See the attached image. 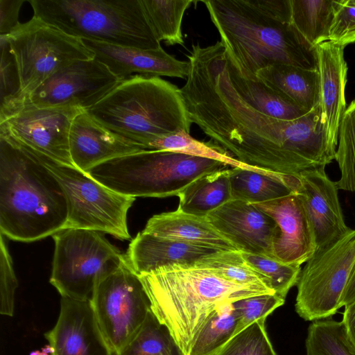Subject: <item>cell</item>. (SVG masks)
I'll return each instance as SVG.
<instances>
[{
    "label": "cell",
    "instance_id": "cell-1",
    "mask_svg": "<svg viewBox=\"0 0 355 355\" xmlns=\"http://www.w3.org/2000/svg\"><path fill=\"white\" fill-rule=\"evenodd\" d=\"M180 92L192 123L238 161L266 171L297 176L335 159L320 105L295 120L268 116L246 103L227 74L220 41L192 45Z\"/></svg>",
    "mask_w": 355,
    "mask_h": 355
},
{
    "label": "cell",
    "instance_id": "cell-2",
    "mask_svg": "<svg viewBox=\"0 0 355 355\" xmlns=\"http://www.w3.org/2000/svg\"><path fill=\"white\" fill-rule=\"evenodd\" d=\"M227 53L241 72L272 64L318 71L316 49L291 22V0H202Z\"/></svg>",
    "mask_w": 355,
    "mask_h": 355
},
{
    "label": "cell",
    "instance_id": "cell-3",
    "mask_svg": "<svg viewBox=\"0 0 355 355\" xmlns=\"http://www.w3.org/2000/svg\"><path fill=\"white\" fill-rule=\"evenodd\" d=\"M68 205L62 187L31 153L0 135V231L33 242L64 229Z\"/></svg>",
    "mask_w": 355,
    "mask_h": 355
},
{
    "label": "cell",
    "instance_id": "cell-4",
    "mask_svg": "<svg viewBox=\"0 0 355 355\" xmlns=\"http://www.w3.org/2000/svg\"><path fill=\"white\" fill-rule=\"evenodd\" d=\"M139 277L150 311L168 329L182 355H189L200 329L218 306L275 293L264 287L228 282L194 266H168Z\"/></svg>",
    "mask_w": 355,
    "mask_h": 355
},
{
    "label": "cell",
    "instance_id": "cell-5",
    "mask_svg": "<svg viewBox=\"0 0 355 355\" xmlns=\"http://www.w3.org/2000/svg\"><path fill=\"white\" fill-rule=\"evenodd\" d=\"M110 130L146 150L152 141L192 124L180 89L159 76L135 74L85 110Z\"/></svg>",
    "mask_w": 355,
    "mask_h": 355
},
{
    "label": "cell",
    "instance_id": "cell-6",
    "mask_svg": "<svg viewBox=\"0 0 355 355\" xmlns=\"http://www.w3.org/2000/svg\"><path fill=\"white\" fill-rule=\"evenodd\" d=\"M28 2L33 17L70 35L143 49L162 47L141 0H30Z\"/></svg>",
    "mask_w": 355,
    "mask_h": 355
},
{
    "label": "cell",
    "instance_id": "cell-7",
    "mask_svg": "<svg viewBox=\"0 0 355 355\" xmlns=\"http://www.w3.org/2000/svg\"><path fill=\"white\" fill-rule=\"evenodd\" d=\"M228 166L183 153L146 150L102 163L87 174L125 196L164 198L178 196L198 178Z\"/></svg>",
    "mask_w": 355,
    "mask_h": 355
},
{
    "label": "cell",
    "instance_id": "cell-8",
    "mask_svg": "<svg viewBox=\"0 0 355 355\" xmlns=\"http://www.w3.org/2000/svg\"><path fill=\"white\" fill-rule=\"evenodd\" d=\"M103 234L64 228L52 236L55 248L49 282L62 297L90 302L97 283L125 260V254Z\"/></svg>",
    "mask_w": 355,
    "mask_h": 355
},
{
    "label": "cell",
    "instance_id": "cell-9",
    "mask_svg": "<svg viewBox=\"0 0 355 355\" xmlns=\"http://www.w3.org/2000/svg\"><path fill=\"white\" fill-rule=\"evenodd\" d=\"M26 151L46 166L63 189L68 205L64 228L98 231L121 240L130 239L127 216L135 198L110 189L74 166Z\"/></svg>",
    "mask_w": 355,
    "mask_h": 355
},
{
    "label": "cell",
    "instance_id": "cell-10",
    "mask_svg": "<svg viewBox=\"0 0 355 355\" xmlns=\"http://www.w3.org/2000/svg\"><path fill=\"white\" fill-rule=\"evenodd\" d=\"M3 37L19 70L21 102L60 69L78 60L94 58L81 38L67 34L33 16Z\"/></svg>",
    "mask_w": 355,
    "mask_h": 355
},
{
    "label": "cell",
    "instance_id": "cell-11",
    "mask_svg": "<svg viewBox=\"0 0 355 355\" xmlns=\"http://www.w3.org/2000/svg\"><path fill=\"white\" fill-rule=\"evenodd\" d=\"M355 263V230L336 243L316 251L302 269L295 309L314 322L331 318L340 300Z\"/></svg>",
    "mask_w": 355,
    "mask_h": 355
},
{
    "label": "cell",
    "instance_id": "cell-12",
    "mask_svg": "<svg viewBox=\"0 0 355 355\" xmlns=\"http://www.w3.org/2000/svg\"><path fill=\"white\" fill-rule=\"evenodd\" d=\"M90 302L98 328L115 355L135 335L150 311L142 282L126 260L97 283Z\"/></svg>",
    "mask_w": 355,
    "mask_h": 355
},
{
    "label": "cell",
    "instance_id": "cell-13",
    "mask_svg": "<svg viewBox=\"0 0 355 355\" xmlns=\"http://www.w3.org/2000/svg\"><path fill=\"white\" fill-rule=\"evenodd\" d=\"M122 80L95 58L78 60L58 70L26 96L18 112L24 107L86 110Z\"/></svg>",
    "mask_w": 355,
    "mask_h": 355
},
{
    "label": "cell",
    "instance_id": "cell-14",
    "mask_svg": "<svg viewBox=\"0 0 355 355\" xmlns=\"http://www.w3.org/2000/svg\"><path fill=\"white\" fill-rule=\"evenodd\" d=\"M83 110L71 107H24L0 122V135L26 150L74 166L69 132L73 119Z\"/></svg>",
    "mask_w": 355,
    "mask_h": 355
},
{
    "label": "cell",
    "instance_id": "cell-15",
    "mask_svg": "<svg viewBox=\"0 0 355 355\" xmlns=\"http://www.w3.org/2000/svg\"><path fill=\"white\" fill-rule=\"evenodd\" d=\"M206 218L237 250L274 259L272 243L278 235V225L253 204L232 199Z\"/></svg>",
    "mask_w": 355,
    "mask_h": 355
},
{
    "label": "cell",
    "instance_id": "cell-16",
    "mask_svg": "<svg viewBox=\"0 0 355 355\" xmlns=\"http://www.w3.org/2000/svg\"><path fill=\"white\" fill-rule=\"evenodd\" d=\"M324 168L306 171L296 176V193L302 198L312 225L315 252L336 243L353 230L345 224L336 183L329 179Z\"/></svg>",
    "mask_w": 355,
    "mask_h": 355
},
{
    "label": "cell",
    "instance_id": "cell-17",
    "mask_svg": "<svg viewBox=\"0 0 355 355\" xmlns=\"http://www.w3.org/2000/svg\"><path fill=\"white\" fill-rule=\"evenodd\" d=\"M253 205L278 225V235L272 243L275 260L301 266L313 255L316 250L313 229L297 193Z\"/></svg>",
    "mask_w": 355,
    "mask_h": 355
},
{
    "label": "cell",
    "instance_id": "cell-18",
    "mask_svg": "<svg viewBox=\"0 0 355 355\" xmlns=\"http://www.w3.org/2000/svg\"><path fill=\"white\" fill-rule=\"evenodd\" d=\"M44 336L52 355H115L98 328L90 302L61 297L57 322Z\"/></svg>",
    "mask_w": 355,
    "mask_h": 355
},
{
    "label": "cell",
    "instance_id": "cell-19",
    "mask_svg": "<svg viewBox=\"0 0 355 355\" xmlns=\"http://www.w3.org/2000/svg\"><path fill=\"white\" fill-rule=\"evenodd\" d=\"M69 150L74 166L87 173L102 163L146 149L110 130L83 110L71 123Z\"/></svg>",
    "mask_w": 355,
    "mask_h": 355
},
{
    "label": "cell",
    "instance_id": "cell-20",
    "mask_svg": "<svg viewBox=\"0 0 355 355\" xmlns=\"http://www.w3.org/2000/svg\"><path fill=\"white\" fill-rule=\"evenodd\" d=\"M94 54V58L105 64L117 78L124 80L133 73L153 76L187 78L189 62L181 61L158 49H143L82 39Z\"/></svg>",
    "mask_w": 355,
    "mask_h": 355
},
{
    "label": "cell",
    "instance_id": "cell-21",
    "mask_svg": "<svg viewBox=\"0 0 355 355\" xmlns=\"http://www.w3.org/2000/svg\"><path fill=\"white\" fill-rule=\"evenodd\" d=\"M219 251L222 250L141 231L130 243L125 257L132 270L141 276L168 266H192L200 259Z\"/></svg>",
    "mask_w": 355,
    "mask_h": 355
},
{
    "label": "cell",
    "instance_id": "cell-22",
    "mask_svg": "<svg viewBox=\"0 0 355 355\" xmlns=\"http://www.w3.org/2000/svg\"><path fill=\"white\" fill-rule=\"evenodd\" d=\"M344 46L327 41L315 49L320 75V107L329 141L336 149L338 129L346 107L347 65Z\"/></svg>",
    "mask_w": 355,
    "mask_h": 355
},
{
    "label": "cell",
    "instance_id": "cell-23",
    "mask_svg": "<svg viewBox=\"0 0 355 355\" xmlns=\"http://www.w3.org/2000/svg\"><path fill=\"white\" fill-rule=\"evenodd\" d=\"M142 231L155 236L222 251L237 250L214 228L206 217L186 214L178 209L175 211L154 215L148 220Z\"/></svg>",
    "mask_w": 355,
    "mask_h": 355
},
{
    "label": "cell",
    "instance_id": "cell-24",
    "mask_svg": "<svg viewBox=\"0 0 355 355\" xmlns=\"http://www.w3.org/2000/svg\"><path fill=\"white\" fill-rule=\"evenodd\" d=\"M226 67L233 87L254 109L273 118L287 121L297 119L309 113L268 86L257 76L239 71L227 52Z\"/></svg>",
    "mask_w": 355,
    "mask_h": 355
},
{
    "label": "cell",
    "instance_id": "cell-25",
    "mask_svg": "<svg viewBox=\"0 0 355 355\" xmlns=\"http://www.w3.org/2000/svg\"><path fill=\"white\" fill-rule=\"evenodd\" d=\"M232 197L249 204L262 203L296 193V176L259 168H230L228 170Z\"/></svg>",
    "mask_w": 355,
    "mask_h": 355
},
{
    "label": "cell",
    "instance_id": "cell-26",
    "mask_svg": "<svg viewBox=\"0 0 355 355\" xmlns=\"http://www.w3.org/2000/svg\"><path fill=\"white\" fill-rule=\"evenodd\" d=\"M257 76L308 112L320 103L318 71L290 64H272L260 69Z\"/></svg>",
    "mask_w": 355,
    "mask_h": 355
},
{
    "label": "cell",
    "instance_id": "cell-27",
    "mask_svg": "<svg viewBox=\"0 0 355 355\" xmlns=\"http://www.w3.org/2000/svg\"><path fill=\"white\" fill-rule=\"evenodd\" d=\"M228 170L208 173L192 182L178 196V209L206 217L211 211L232 200Z\"/></svg>",
    "mask_w": 355,
    "mask_h": 355
},
{
    "label": "cell",
    "instance_id": "cell-28",
    "mask_svg": "<svg viewBox=\"0 0 355 355\" xmlns=\"http://www.w3.org/2000/svg\"><path fill=\"white\" fill-rule=\"evenodd\" d=\"M339 1L291 0V22L313 47L329 40Z\"/></svg>",
    "mask_w": 355,
    "mask_h": 355
},
{
    "label": "cell",
    "instance_id": "cell-29",
    "mask_svg": "<svg viewBox=\"0 0 355 355\" xmlns=\"http://www.w3.org/2000/svg\"><path fill=\"white\" fill-rule=\"evenodd\" d=\"M157 40L168 45H183L182 23L193 0H141Z\"/></svg>",
    "mask_w": 355,
    "mask_h": 355
},
{
    "label": "cell",
    "instance_id": "cell-30",
    "mask_svg": "<svg viewBox=\"0 0 355 355\" xmlns=\"http://www.w3.org/2000/svg\"><path fill=\"white\" fill-rule=\"evenodd\" d=\"M193 266L234 284L264 287L274 292L268 278L248 265L240 251H219L200 259Z\"/></svg>",
    "mask_w": 355,
    "mask_h": 355
},
{
    "label": "cell",
    "instance_id": "cell-31",
    "mask_svg": "<svg viewBox=\"0 0 355 355\" xmlns=\"http://www.w3.org/2000/svg\"><path fill=\"white\" fill-rule=\"evenodd\" d=\"M237 315L233 302H225L207 320L189 355H215L234 336Z\"/></svg>",
    "mask_w": 355,
    "mask_h": 355
},
{
    "label": "cell",
    "instance_id": "cell-32",
    "mask_svg": "<svg viewBox=\"0 0 355 355\" xmlns=\"http://www.w3.org/2000/svg\"><path fill=\"white\" fill-rule=\"evenodd\" d=\"M146 148L147 150L176 152L216 160L227 164L231 168H254L238 161L219 145L211 141H198L185 130H180L173 134L157 138L150 142Z\"/></svg>",
    "mask_w": 355,
    "mask_h": 355
},
{
    "label": "cell",
    "instance_id": "cell-33",
    "mask_svg": "<svg viewBox=\"0 0 355 355\" xmlns=\"http://www.w3.org/2000/svg\"><path fill=\"white\" fill-rule=\"evenodd\" d=\"M118 355H182L168 329L150 311L144 323Z\"/></svg>",
    "mask_w": 355,
    "mask_h": 355
},
{
    "label": "cell",
    "instance_id": "cell-34",
    "mask_svg": "<svg viewBox=\"0 0 355 355\" xmlns=\"http://www.w3.org/2000/svg\"><path fill=\"white\" fill-rule=\"evenodd\" d=\"M305 346L306 355H355L347 344L342 322L331 317L312 322Z\"/></svg>",
    "mask_w": 355,
    "mask_h": 355
},
{
    "label": "cell",
    "instance_id": "cell-35",
    "mask_svg": "<svg viewBox=\"0 0 355 355\" xmlns=\"http://www.w3.org/2000/svg\"><path fill=\"white\" fill-rule=\"evenodd\" d=\"M338 146L336 151L340 178L336 182L338 189L355 191V99L345 109L338 129Z\"/></svg>",
    "mask_w": 355,
    "mask_h": 355
},
{
    "label": "cell",
    "instance_id": "cell-36",
    "mask_svg": "<svg viewBox=\"0 0 355 355\" xmlns=\"http://www.w3.org/2000/svg\"><path fill=\"white\" fill-rule=\"evenodd\" d=\"M0 122L17 112L21 100V80L9 44L0 36Z\"/></svg>",
    "mask_w": 355,
    "mask_h": 355
},
{
    "label": "cell",
    "instance_id": "cell-37",
    "mask_svg": "<svg viewBox=\"0 0 355 355\" xmlns=\"http://www.w3.org/2000/svg\"><path fill=\"white\" fill-rule=\"evenodd\" d=\"M241 254L248 265L268 278L272 290L279 297L286 299L290 289L297 285L302 270L300 265L284 263L255 254Z\"/></svg>",
    "mask_w": 355,
    "mask_h": 355
},
{
    "label": "cell",
    "instance_id": "cell-38",
    "mask_svg": "<svg viewBox=\"0 0 355 355\" xmlns=\"http://www.w3.org/2000/svg\"><path fill=\"white\" fill-rule=\"evenodd\" d=\"M261 319L233 336L215 355H277Z\"/></svg>",
    "mask_w": 355,
    "mask_h": 355
},
{
    "label": "cell",
    "instance_id": "cell-39",
    "mask_svg": "<svg viewBox=\"0 0 355 355\" xmlns=\"http://www.w3.org/2000/svg\"><path fill=\"white\" fill-rule=\"evenodd\" d=\"M285 299L275 293H265L241 299L233 302L237 322L234 336L254 322L266 318L282 306Z\"/></svg>",
    "mask_w": 355,
    "mask_h": 355
},
{
    "label": "cell",
    "instance_id": "cell-40",
    "mask_svg": "<svg viewBox=\"0 0 355 355\" xmlns=\"http://www.w3.org/2000/svg\"><path fill=\"white\" fill-rule=\"evenodd\" d=\"M17 279L13 268L6 236L1 234L0 240V313L12 316L15 306V294Z\"/></svg>",
    "mask_w": 355,
    "mask_h": 355
},
{
    "label": "cell",
    "instance_id": "cell-41",
    "mask_svg": "<svg viewBox=\"0 0 355 355\" xmlns=\"http://www.w3.org/2000/svg\"><path fill=\"white\" fill-rule=\"evenodd\" d=\"M329 41L345 46L355 42V4L340 0L329 31Z\"/></svg>",
    "mask_w": 355,
    "mask_h": 355
},
{
    "label": "cell",
    "instance_id": "cell-42",
    "mask_svg": "<svg viewBox=\"0 0 355 355\" xmlns=\"http://www.w3.org/2000/svg\"><path fill=\"white\" fill-rule=\"evenodd\" d=\"M25 0H0V36H6L15 31L21 23L19 10Z\"/></svg>",
    "mask_w": 355,
    "mask_h": 355
},
{
    "label": "cell",
    "instance_id": "cell-43",
    "mask_svg": "<svg viewBox=\"0 0 355 355\" xmlns=\"http://www.w3.org/2000/svg\"><path fill=\"white\" fill-rule=\"evenodd\" d=\"M341 322L347 344L355 354V300L345 306Z\"/></svg>",
    "mask_w": 355,
    "mask_h": 355
},
{
    "label": "cell",
    "instance_id": "cell-44",
    "mask_svg": "<svg viewBox=\"0 0 355 355\" xmlns=\"http://www.w3.org/2000/svg\"><path fill=\"white\" fill-rule=\"evenodd\" d=\"M355 300V263L349 275V278L340 300V308L345 306Z\"/></svg>",
    "mask_w": 355,
    "mask_h": 355
},
{
    "label": "cell",
    "instance_id": "cell-45",
    "mask_svg": "<svg viewBox=\"0 0 355 355\" xmlns=\"http://www.w3.org/2000/svg\"><path fill=\"white\" fill-rule=\"evenodd\" d=\"M349 1L352 4H355V0H349Z\"/></svg>",
    "mask_w": 355,
    "mask_h": 355
}]
</instances>
